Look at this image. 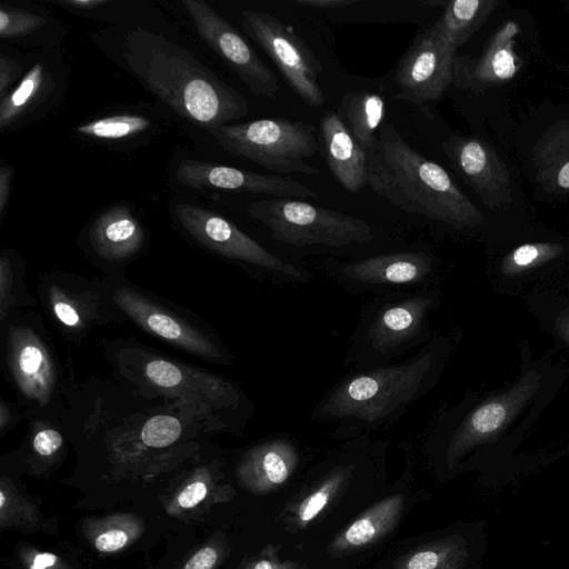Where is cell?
Listing matches in <instances>:
<instances>
[{
    "label": "cell",
    "instance_id": "6da1fadb",
    "mask_svg": "<svg viewBox=\"0 0 569 569\" xmlns=\"http://www.w3.org/2000/svg\"><path fill=\"white\" fill-rule=\"evenodd\" d=\"M60 421L81 453L119 468L182 462L211 436L174 401L97 375L78 383Z\"/></svg>",
    "mask_w": 569,
    "mask_h": 569
},
{
    "label": "cell",
    "instance_id": "7a4b0ae2",
    "mask_svg": "<svg viewBox=\"0 0 569 569\" xmlns=\"http://www.w3.org/2000/svg\"><path fill=\"white\" fill-rule=\"evenodd\" d=\"M452 341L439 331L410 356L381 367L349 371L315 405L310 420L352 439L396 425L439 382Z\"/></svg>",
    "mask_w": 569,
    "mask_h": 569
},
{
    "label": "cell",
    "instance_id": "3957f363",
    "mask_svg": "<svg viewBox=\"0 0 569 569\" xmlns=\"http://www.w3.org/2000/svg\"><path fill=\"white\" fill-rule=\"evenodd\" d=\"M111 377L178 403L211 436L239 435L254 415V405L232 379L167 357L134 337L101 345Z\"/></svg>",
    "mask_w": 569,
    "mask_h": 569
},
{
    "label": "cell",
    "instance_id": "277c9868",
    "mask_svg": "<svg viewBox=\"0 0 569 569\" xmlns=\"http://www.w3.org/2000/svg\"><path fill=\"white\" fill-rule=\"evenodd\" d=\"M122 57L154 96L206 130L228 124L249 112L243 96L162 34L132 30L124 39Z\"/></svg>",
    "mask_w": 569,
    "mask_h": 569
},
{
    "label": "cell",
    "instance_id": "5b68a950",
    "mask_svg": "<svg viewBox=\"0 0 569 569\" xmlns=\"http://www.w3.org/2000/svg\"><path fill=\"white\" fill-rule=\"evenodd\" d=\"M368 153V186L397 208L455 229L483 224V216L437 162L411 148L390 123Z\"/></svg>",
    "mask_w": 569,
    "mask_h": 569
},
{
    "label": "cell",
    "instance_id": "8992f818",
    "mask_svg": "<svg viewBox=\"0 0 569 569\" xmlns=\"http://www.w3.org/2000/svg\"><path fill=\"white\" fill-rule=\"evenodd\" d=\"M0 350L2 372L24 418L60 419L79 381L43 317L28 309L10 313L0 321Z\"/></svg>",
    "mask_w": 569,
    "mask_h": 569
},
{
    "label": "cell",
    "instance_id": "52a82bcc",
    "mask_svg": "<svg viewBox=\"0 0 569 569\" xmlns=\"http://www.w3.org/2000/svg\"><path fill=\"white\" fill-rule=\"evenodd\" d=\"M442 301L439 286L373 295L349 339V371L397 362L433 336L429 318Z\"/></svg>",
    "mask_w": 569,
    "mask_h": 569
},
{
    "label": "cell",
    "instance_id": "ba28073f",
    "mask_svg": "<svg viewBox=\"0 0 569 569\" xmlns=\"http://www.w3.org/2000/svg\"><path fill=\"white\" fill-rule=\"evenodd\" d=\"M106 277L112 299L127 321L193 357L223 366L233 362L222 339L203 319L124 277Z\"/></svg>",
    "mask_w": 569,
    "mask_h": 569
},
{
    "label": "cell",
    "instance_id": "9c48e42d",
    "mask_svg": "<svg viewBox=\"0 0 569 569\" xmlns=\"http://www.w3.org/2000/svg\"><path fill=\"white\" fill-rule=\"evenodd\" d=\"M248 213L268 228L273 240L297 249L336 251L375 239L368 221L302 200L262 199L250 203Z\"/></svg>",
    "mask_w": 569,
    "mask_h": 569
},
{
    "label": "cell",
    "instance_id": "30bf717a",
    "mask_svg": "<svg viewBox=\"0 0 569 569\" xmlns=\"http://www.w3.org/2000/svg\"><path fill=\"white\" fill-rule=\"evenodd\" d=\"M37 299L47 319L70 345H82L99 328L127 322L112 299L106 276L40 273Z\"/></svg>",
    "mask_w": 569,
    "mask_h": 569
},
{
    "label": "cell",
    "instance_id": "8fae6325",
    "mask_svg": "<svg viewBox=\"0 0 569 569\" xmlns=\"http://www.w3.org/2000/svg\"><path fill=\"white\" fill-rule=\"evenodd\" d=\"M209 132L228 152L246 158L267 170L280 173L319 174L307 162L318 149L317 130L300 120L258 119L222 124Z\"/></svg>",
    "mask_w": 569,
    "mask_h": 569
},
{
    "label": "cell",
    "instance_id": "7c38bea8",
    "mask_svg": "<svg viewBox=\"0 0 569 569\" xmlns=\"http://www.w3.org/2000/svg\"><path fill=\"white\" fill-rule=\"evenodd\" d=\"M173 213L179 224L198 243L239 264L256 280L299 284L312 279V273L306 267L270 251L213 211L190 203H177Z\"/></svg>",
    "mask_w": 569,
    "mask_h": 569
},
{
    "label": "cell",
    "instance_id": "4fadbf2b",
    "mask_svg": "<svg viewBox=\"0 0 569 569\" xmlns=\"http://www.w3.org/2000/svg\"><path fill=\"white\" fill-rule=\"evenodd\" d=\"M440 259L430 251L400 250L350 260H326L322 271L352 295L436 286Z\"/></svg>",
    "mask_w": 569,
    "mask_h": 569
},
{
    "label": "cell",
    "instance_id": "5bb4252c",
    "mask_svg": "<svg viewBox=\"0 0 569 569\" xmlns=\"http://www.w3.org/2000/svg\"><path fill=\"white\" fill-rule=\"evenodd\" d=\"M539 387V373L530 370L505 392L466 412L457 409L439 410L426 425L429 442L446 447L447 455H456L490 438L516 417Z\"/></svg>",
    "mask_w": 569,
    "mask_h": 569
},
{
    "label": "cell",
    "instance_id": "9a60e30c",
    "mask_svg": "<svg viewBox=\"0 0 569 569\" xmlns=\"http://www.w3.org/2000/svg\"><path fill=\"white\" fill-rule=\"evenodd\" d=\"M241 26L306 104L321 107L325 103L326 97L318 82L322 66L291 27L268 12L251 9L242 12Z\"/></svg>",
    "mask_w": 569,
    "mask_h": 569
},
{
    "label": "cell",
    "instance_id": "2e32d148",
    "mask_svg": "<svg viewBox=\"0 0 569 569\" xmlns=\"http://www.w3.org/2000/svg\"><path fill=\"white\" fill-rule=\"evenodd\" d=\"M201 38L232 68L257 96L274 99L277 76L262 62L246 39L201 0L181 1Z\"/></svg>",
    "mask_w": 569,
    "mask_h": 569
},
{
    "label": "cell",
    "instance_id": "e0dca14e",
    "mask_svg": "<svg viewBox=\"0 0 569 569\" xmlns=\"http://www.w3.org/2000/svg\"><path fill=\"white\" fill-rule=\"evenodd\" d=\"M457 51L428 28L409 46L396 69V99L413 103L436 101L452 84Z\"/></svg>",
    "mask_w": 569,
    "mask_h": 569
},
{
    "label": "cell",
    "instance_id": "ac0fdd59",
    "mask_svg": "<svg viewBox=\"0 0 569 569\" xmlns=\"http://www.w3.org/2000/svg\"><path fill=\"white\" fill-rule=\"evenodd\" d=\"M446 156L465 182L491 209L512 202L509 170L487 141L473 137L453 136L443 142Z\"/></svg>",
    "mask_w": 569,
    "mask_h": 569
},
{
    "label": "cell",
    "instance_id": "d6986e66",
    "mask_svg": "<svg viewBox=\"0 0 569 569\" xmlns=\"http://www.w3.org/2000/svg\"><path fill=\"white\" fill-rule=\"evenodd\" d=\"M176 179L187 187L198 189L214 188L297 200L318 198L316 191L290 177L257 173L192 159L178 164Z\"/></svg>",
    "mask_w": 569,
    "mask_h": 569
},
{
    "label": "cell",
    "instance_id": "ffe728a7",
    "mask_svg": "<svg viewBox=\"0 0 569 569\" xmlns=\"http://www.w3.org/2000/svg\"><path fill=\"white\" fill-rule=\"evenodd\" d=\"M146 233L126 206H114L99 214L87 232V249L108 277H124L126 266L141 251Z\"/></svg>",
    "mask_w": 569,
    "mask_h": 569
},
{
    "label": "cell",
    "instance_id": "44dd1931",
    "mask_svg": "<svg viewBox=\"0 0 569 569\" xmlns=\"http://www.w3.org/2000/svg\"><path fill=\"white\" fill-rule=\"evenodd\" d=\"M519 32V24L508 20L495 31L479 58L457 54L452 84L481 93L512 80L522 64L515 51V38Z\"/></svg>",
    "mask_w": 569,
    "mask_h": 569
},
{
    "label": "cell",
    "instance_id": "7402d4cb",
    "mask_svg": "<svg viewBox=\"0 0 569 569\" xmlns=\"http://www.w3.org/2000/svg\"><path fill=\"white\" fill-rule=\"evenodd\" d=\"M326 163L348 191L358 192L368 183V153L355 140L340 117L327 111L320 120Z\"/></svg>",
    "mask_w": 569,
    "mask_h": 569
},
{
    "label": "cell",
    "instance_id": "603a6c76",
    "mask_svg": "<svg viewBox=\"0 0 569 569\" xmlns=\"http://www.w3.org/2000/svg\"><path fill=\"white\" fill-rule=\"evenodd\" d=\"M536 180L551 193L569 192V120L550 126L533 147Z\"/></svg>",
    "mask_w": 569,
    "mask_h": 569
},
{
    "label": "cell",
    "instance_id": "cb8c5ba5",
    "mask_svg": "<svg viewBox=\"0 0 569 569\" xmlns=\"http://www.w3.org/2000/svg\"><path fill=\"white\" fill-rule=\"evenodd\" d=\"M297 463L298 450L295 443L284 437H273L249 448L238 470L246 479L280 485Z\"/></svg>",
    "mask_w": 569,
    "mask_h": 569
},
{
    "label": "cell",
    "instance_id": "d4e9b609",
    "mask_svg": "<svg viewBox=\"0 0 569 569\" xmlns=\"http://www.w3.org/2000/svg\"><path fill=\"white\" fill-rule=\"evenodd\" d=\"M498 4V0L447 1L440 18L430 28L457 51L481 28Z\"/></svg>",
    "mask_w": 569,
    "mask_h": 569
},
{
    "label": "cell",
    "instance_id": "484cf974",
    "mask_svg": "<svg viewBox=\"0 0 569 569\" xmlns=\"http://www.w3.org/2000/svg\"><path fill=\"white\" fill-rule=\"evenodd\" d=\"M338 116L355 140L368 151L377 141L376 133L386 114V103L381 96L360 91L342 96Z\"/></svg>",
    "mask_w": 569,
    "mask_h": 569
},
{
    "label": "cell",
    "instance_id": "4316f807",
    "mask_svg": "<svg viewBox=\"0 0 569 569\" xmlns=\"http://www.w3.org/2000/svg\"><path fill=\"white\" fill-rule=\"evenodd\" d=\"M51 89V76L42 62L34 63L0 103V129L6 130L40 102Z\"/></svg>",
    "mask_w": 569,
    "mask_h": 569
},
{
    "label": "cell",
    "instance_id": "83f0119b",
    "mask_svg": "<svg viewBox=\"0 0 569 569\" xmlns=\"http://www.w3.org/2000/svg\"><path fill=\"white\" fill-rule=\"evenodd\" d=\"M38 303L27 286L26 262L12 252L0 254V321L18 310L29 309Z\"/></svg>",
    "mask_w": 569,
    "mask_h": 569
},
{
    "label": "cell",
    "instance_id": "f1b7e54d",
    "mask_svg": "<svg viewBox=\"0 0 569 569\" xmlns=\"http://www.w3.org/2000/svg\"><path fill=\"white\" fill-rule=\"evenodd\" d=\"M60 419L31 418L24 439L26 449L31 459H56L61 456L68 442ZM26 450V451H27Z\"/></svg>",
    "mask_w": 569,
    "mask_h": 569
},
{
    "label": "cell",
    "instance_id": "f546056e",
    "mask_svg": "<svg viewBox=\"0 0 569 569\" xmlns=\"http://www.w3.org/2000/svg\"><path fill=\"white\" fill-rule=\"evenodd\" d=\"M150 126V120L144 116L114 114L82 123L76 130L80 136L91 139L116 141L138 136Z\"/></svg>",
    "mask_w": 569,
    "mask_h": 569
},
{
    "label": "cell",
    "instance_id": "4dcf8cb0",
    "mask_svg": "<svg viewBox=\"0 0 569 569\" xmlns=\"http://www.w3.org/2000/svg\"><path fill=\"white\" fill-rule=\"evenodd\" d=\"M562 250V246L558 243H525L515 248L505 257L501 270L506 274H517L557 258Z\"/></svg>",
    "mask_w": 569,
    "mask_h": 569
},
{
    "label": "cell",
    "instance_id": "1f68e13d",
    "mask_svg": "<svg viewBox=\"0 0 569 569\" xmlns=\"http://www.w3.org/2000/svg\"><path fill=\"white\" fill-rule=\"evenodd\" d=\"M44 23L46 19L42 16L27 10L11 7H2L0 10L1 38H18L27 36L43 27Z\"/></svg>",
    "mask_w": 569,
    "mask_h": 569
},
{
    "label": "cell",
    "instance_id": "d6a6232c",
    "mask_svg": "<svg viewBox=\"0 0 569 569\" xmlns=\"http://www.w3.org/2000/svg\"><path fill=\"white\" fill-rule=\"evenodd\" d=\"M22 69L13 59L0 56V99H4L10 92V87L19 79Z\"/></svg>",
    "mask_w": 569,
    "mask_h": 569
},
{
    "label": "cell",
    "instance_id": "836d02e7",
    "mask_svg": "<svg viewBox=\"0 0 569 569\" xmlns=\"http://www.w3.org/2000/svg\"><path fill=\"white\" fill-rule=\"evenodd\" d=\"M207 492L206 482L197 479L183 488L178 496V502L182 508H192L204 499Z\"/></svg>",
    "mask_w": 569,
    "mask_h": 569
},
{
    "label": "cell",
    "instance_id": "e575fe53",
    "mask_svg": "<svg viewBox=\"0 0 569 569\" xmlns=\"http://www.w3.org/2000/svg\"><path fill=\"white\" fill-rule=\"evenodd\" d=\"M24 418L22 411L17 405H12L3 397L0 400V433L3 436Z\"/></svg>",
    "mask_w": 569,
    "mask_h": 569
},
{
    "label": "cell",
    "instance_id": "d590c367",
    "mask_svg": "<svg viewBox=\"0 0 569 569\" xmlns=\"http://www.w3.org/2000/svg\"><path fill=\"white\" fill-rule=\"evenodd\" d=\"M128 541V536L124 531L112 529L102 532L96 539V547L102 552H113L121 549Z\"/></svg>",
    "mask_w": 569,
    "mask_h": 569
},
{
    "label": "cell",
    "instance_id": "8d00e7d4",
    "mask_svg": "<svg viewBox=\"0 0 569 569\" xmlns=\"http://www.w3.org/2000/svg\"><path fill=\"white\" fill-rule=\"evenodd\" d=\"M376 532L373 523L368 518L356 521L346 532V539L351 545H361L369 541Z\"/></svg>",
    "mask_w": 569,
    "mask_h": 569
},
{
    "label": "cell",
    "instance_id": "74e56055",
    "mask_svg": "<svg viewBox=\"0 0 569 569\" xmlns=\"http://www.w3.org/2000/svg\"><path fill=\"white\" fill-rule=\"evenodd\" d=\"M217 559V551L211 547H206L194 553L183 569H212Z\"/></svg>",
    "mask_w": 569,
    "mask_h": 569
},
{
    "label": "cell",
    "instance_id": "f35d334b",
    "mask_svg": "<svg viewBox=\"0 0 569 569\" xmlns=\"http://www.w3.org/2000/svg\"><path fill=\"white\" fill-rule=\"evenodd\" d=\"M328 491L323 489L315 492L303 505L300 518L303 521L312 519L327 503Z\"/></svg>",
    "mask_w": 569,
    "mask_h": 569
},
{
    "label": "cell",
    "instance_id": "ab89813d",
    "mask_svg": "<svg viewBox=\"0 0 569 569\" xmlns=\"http://www.w3.org/2000/svg\"><path fill=\"white\" fill-rule=\"evenodd\" d=\"M12 182V169L9 166L0 168V221L6 214V209L9 202Z\"/></svg>",
    "mask_w": 569,
    "mask_h": 569
},
{
    "label": "cell",
    "instance_id": "60d3db41",
    "mask_svg": "<svg viewBox=\"0 0 569 569\" xmlns=\"http://www.w3.org/2000/svg\"><path fill=\"white\" fill-rule=\"evenodd\" d=\"M439 557L433 551H421L416 553L408 562V569H435Z\"/></svg>",
    "mask_w": 569,
    "mask_h": 569
},
{
    "label": "cell",
    "instance_id": "b9f144b4",
    "mask_svg": "<svg viewBox=\"0 0 569 569\" xmlns=\"http://www.w3.org/2000/svg\"><path fill=\"white\" fill-rule=\"evenodd\" d=\"M295 2L317 9H337L356 3L358 0H295Z\"/></svg>",
    "mask_w": 569,
    "mask_h": 569
},
{
    "label": "cell",
    "instance_id": "7bdbcfd3",
    "mask_svg": "<svg viewBox=\"0 0 569 569\" xmlns=\"http://www.w3.org/2000/svg\"><path fill=\"white\" fill-rule=\"evenodd\" d=\"M559 336L569 345V309L561 311L555 321Z\"/></svg>",
    "mask_w": 569,
    "mask_h": 569
},
{
    "label": "cell",
    "instance_id": "ee69618b",
    "mask_svg": "<svg viewBox=\"0 0 569 569\" xmlns=\"http://www.w3.org/2000/svg\"><path fill=\"white\" fill-rule=\"evenodd\" d=\"M59 3L73 9H94L108 3L107 0H61Z\"/></svg>",
    "mask_w": 569,
    "mask_h": 569
},
{
    "label": "cell",
    "instance_id": "f6af8a7d",
    "mask_svg": "<svg viewBox=\"0 0 569 569\" xmlns=\"http://www.w3.org/2000/svg\"><path fill=\"white\" fill-rule=\"evenodd\" d=\"M57 558L52 553H39L33 560V565L30 569H46L54 565Z\"/></svg>",
    "mask_w": 569,
    "mask_h": 569
},
{
    "label": "cell",
    "instance_id": "bcb514c9",
    "mask_svg": "<svg viewBox=\"0 0 569 569\" xmlns=\"http://www.w3.org/2000/svg\"><path fill=\"white\" fill-rule=\"evenodd\" d=\"M254 569H272V566L270 562L261 560L254 566Z\"/></svg>",
    "mask_w": 569,
    "mask_h": 569
}]
</instances>
